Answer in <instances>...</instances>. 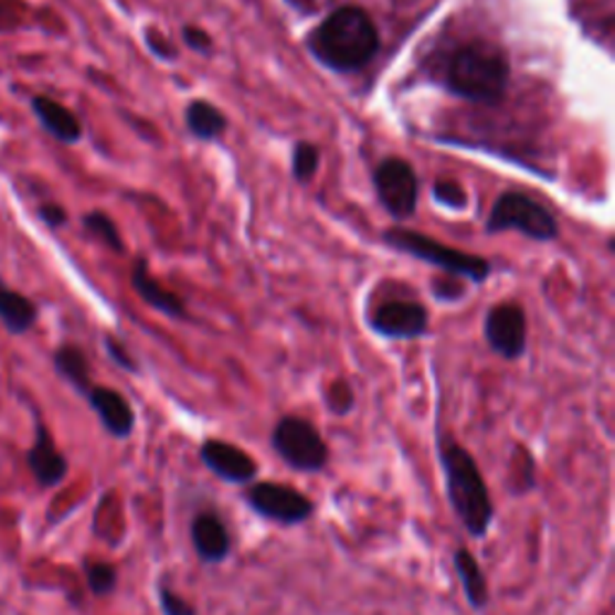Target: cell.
I'll use <instances>...</instances> for the list:
<instances>
[{
    "label": "cell",
    "instance_id": "4316f807",
    "mask_svg": "<svg viewBox=\"0 0 615 615\" xmlns=\"http://www.w3.org/2000/svg\"><path fill=\"white\" fill-rule=\"evenodd\" d=\"M433 198L435 202H441L445 208H453V210H462L464 204H467V193H464V188L457 185L455 181H435Z\"/></svg>",
    "mask_w": 615,
    "mask_h": 615
},
{
    "label": "cell",
    "instance_id": "ac0fdd59",
    "mask_svg": "<svg viewBox=\"0 0 615 615\" xmlns=\"http://www.w3.org/2000/svg\"><path fill=\"white\" fill-rule=\"evenodd\" d=\"M39 320V306L30 296L12 289L0 282V322L12 337H22L32 330Z\"/></svg>",
    "mask_w": 615,
    "mask_h": 615
},
{
    "label": "cell",
    "instance_id": "9a60e30c",
    "mask_svg": "<svg viewBox=\"0 0 615 615\" xmlns=\"http://www.w3.org/2000/svg\"><path fill=\"white\" fill-rule=\"evenodd\" d=\"M130 282H132V289L138 291V296L145 300L147 306H152L155 310L163 312L167 318H176V320L188 318L183 298L179 294H173L171 289H167V286H163L152 275V272H149L145 257L135 259L132 272H130Z\"/></svg>",
    "mask_w": 615,
    "mask_h": 615
},
{
    "label": "cell",
    "instance_id": "d4e9b609",
    "mask_svg": "<svg viewBox=\"0 0 615 615\" xmlns=\"http://www.w3.org/2000/svg\"><path fill=\"white\" fill-rule=\"evenodd\" d=\"M157 598L163 615H198V608L190 604V601H185L179 592L171 590L163 580L157 584Z\"/></svg>",
    "mask_w": 615,
    "mask_h": 615
},
{
    "label": "cell",
    "instance_id": "83f0119b",
    "mask_svg": "<svg viewBox=\"0 0 615 615\" xmlns=\"http://www.w3.org/2000/svg\"><path fill=\"white\" fill-rule=\"evenodd\" d=\"M104 347H106L108 357H112V361L120 368V371H126V373H140L138 361H135V359L130 357L128 349L123 347L116 337H112V335L104 337Z\"/></svg>",
    "mask_w": 615,
    "mask_h": 615
},
{
    "label": "cell",
    "instance_id": "f546056e",
    "mask_svg": "<svg viewBox=\"0 0 615 615\" xmlns=\"http://www.w3.org/2000/svg\"><path fill=\"white\" fill-rule=\"evenodd\" d=\"M183 41H185L190 49H195L200 53H210V49H212L210 34L202 32L200 26H185V30H183Z\"/></svg>",
    "mask_w": 615,
    "mask_h": 615
},
{
    "label": "cell",
    "instance_id": "ba28073f",
    "mask_svg": "<svg viewBox=\"0 0 615 615\" xmlns=\"http://www.w3.org/2000/svg\"><path fill=\"white\" fill-rule=\"evenodd\" d=\"M375 193L394 219H406L416 212L418 202V179L412 163L390 157L380 163L373 176Z\"/></svg>",
    "mask_w": 615,
    "mask_h": 615
},
{
    "label": "cell",
    "instance_id": "277c9868",
    "mask_svg": "<svg viewBox=\"0 0 615 615\" xmlns=\"http://www.w3.org/2000/svg\"><path fill=\"white\" fill-rule=\"evenodd\" d=\"M269 445L286 467L298 474H320L330 464V447L308 418L282 416L269 433Z\"/></svg>",
    "mask_w": 615,
    "mask_h": 615
},
{
    "label": "cell",
    "instance_id": "52a82bcc",
    "mask_svg": "<svg viewBox=\"0 0 615 615\" xmlns=\"http://www.w3.org/2000/svg\"><path fill=\"white\" fill-rule=\"evenodd\" d=\"M243 500L257 517L279 527H300L316 515V502L306 494L277 481H253L243 488Z\"/></svg>",
    "mask_w": 615,
    "mask_h": 615
},
{
    "label": "cell",
    "instance_id": "e0dca14e",
    "mask_svg": "<svg viewBox=\"0 0 615 615\" xmlns=\"http://www.w3.org/2000/svg\"><path fill=\"white\" fill-rule=\"evenodd\" d=\"M453 565H455L457 580L462 584V592H464V598H467L469 608L476 613L486 611L490 604V590H488L486 572H484L481 563L476 560V555L467 549V545H457L453 553Z\"/></svg>",
    "mask_w": 615,
    "mask_h": 615
},
{
    "label": "cell",
    "instance_id": "6da1fadb",
    "mask_svg": "<svg viewBox=\"0 0 615 615\" xmlns=\"http://www.w3.org/2000/svg\"><path fill=\"white\" fill-rule=\"evenodd\" d=\"M437 459L445 478V496L457 522L471 539L484 541L494 527L496 505L478 462L447 433H437Z\"/></svg>",
    "mask_w": 615,
    "mask_h": 615
},
{
    "label": "cell",
    "instance_id": "5bb4252c",
    "mask_svg": "<svg viewBox=\"0 0 615 615\" xmlns=\"http://www.w3.org/2000/svg\"><path fill=\"white\" fill-rule=\"evenodd\" d=\"M26 467L34 474L36 481L44 488H53L63 484V478L67 476V459L63 457L61 449L53 443V437L44 423L36 426V441L26 453Z\"/></svg>",
    "mask_w": 615,
    "mask_h": 615
},
{
    "label": "cell",
    "instance_id": "8992f818",
    "mask_svg": "<svg viewBox=\"0 0 615 615\" xmlns=\"http://www.w3.org/2000/svg\"><path fill=\"white\" fill-rule=\"evenodd\" d=\"M486 229L490 234H498V231H519V234L529 236L531 241L543 243L558 236L555 216L541 202L531 200L524 193H517V190L502 193L496 200Z\"/></svg>",
    "mask_w": 615,
    "mask_h": 615
},
{
    "label": "cell",
    "instance_id": "ffe728a7",
    "mask_svg": "<svg viewBox=\"0 0 615 615\" xmlns=\"http://www.w3.org/2000/svg\"><path fill=\"white\" fill-rule=\"evenodd\" d=\"M185 126L198 140L210 142V140L222 138L229 128V123H226V116L219 112L214 104L198 99V102H190L185 108Z\"/></svg>",
    "mask_w": 615,
    "mask_h": 615
},
{
    "label": "cell",
    "instance_id": "9c48e42d",
    "mask_svg": "<svg viewBox=\"0 0 615 615\" xmlns=\"http://www.w3.org/2000/svg\"><path fill=\"white\" fill-rule=\"evenodd\" d=\"M484 337L488 347L505 361H517L527 351V318L515 304H500L488 310L484 322Z\"/></svg>",
    "mask_w": 615,
    "mask_h": 615
},
{
    "label": "cell",
    "instance_id": "44dd1931",
    "mask_svg": "<svg viewBox=\"0 0 615 615\" xmlns=\"http://www.w3.org/2000/svg\"><path fill=\"white\" fill-rule=\"evenodd\" d=\"M82 224H85L87 234H92L94 238H99L102 243H106L114 253H126V243H123V238H120V231H118L114 219L108 216L106 212H99V210L87 212L85 216H82Z\"/></svg>",
    "mask_w": 615,
    "mask_h": 615
},
{
    "label": "cell",
    "instance_id": "cb8c5ba5",
    "mask_svg": "<svg viewBox=\"0 0 615 615\" xmlns=\"http://www.w3.org/2000/svg\"><path fill=\"white\" fill-rule=\"evenodd\" d=\"M318 167H320V149L310 142H298L294 147V157H291L294 179L306 183L312 179V176H316Z\"/></svg>",
    "mask_w": 615,
    "mask_h": 615
},
{
    "label": "cell",
    "instance_id": "8fae6325",
    "mask_svg": "<svg viewBox=\"0 0 615 615\" xmlns=\"http://www.w3.org/2000/svg\"><path fill=\"white\" fill-rule=\"evenodd\" d=\"M371 327L385 339H416L428 330V310L414 300H390L373 312Z\"/></svg>",
    "mask_w": 615,
    "mask_h": 615
},
{
    "label": "cell",
    "instance_id": "4fadbf2b",
    "mask_svg": "<svg viewBox=\"0 0 615 615\" xmlns=\"http://www.w3.org/2000/svg\"><path fill=\"white\" fill-rule=\"evenodd\" d=\"M92 406V412L99 416L104 431L116 437V441H128L135 431V412L130 402L123 397L120 392L112 390V388H102L94 385L87 397H85Z\"/></svg>",
    "mask_w": 615,
    "mask_h": 615
},
{
    "label": "cell",
    "instance_id": "1f68e13d",
    "mask_svg": "<svg viewBox=\"0 0 615 615\" xmlns=\"http://www.w3.org/2000/svg\"><path fill=\"white\" fill-rule=\"evenodd\" d=\"M6 20V0H0V32H3V22Z\"/></svg>",
    "mask_w": 615,
    "mask_h": 615
},
{
    "label": "cell",
    "instance_id": "7c38bea8",
    "mask_svg": "<svg viewBox=\"0 0 615 615\" xmlns=\"http://www.w3.org/2000/svg\"><path fill=\"white\" fill-rule=\"evenodd\" d=\"M190 543L204 565L226 563L234 549L226 522L212 510H202L190 519Z\"/></svg>",
    "mask_w": 615,
    "mask_h": 615
},
{
    "label": "cell",
    "instance_id": "4dcf8cb0",
    "mask_svg": "<svg viewBox=\"0 0 615 615\" xmlns=\"http://www.w3.org/2000/svg\"><path fill=\"white\" fill-rule=\"evenodd\" d=\"M145 39H147V46L152 49V53L155 56H159V59H163V61H171L173 56H176V51H173V46L169 44L167 39H163L157 30H147V34H145Z\"/></svg>",
    "mask_w": 615,
    "mask_h": 615
},
{
    "label": "cell",
    "instance_id": "484cf974",
    "mask_svg": "<svg viewBox=\"0 0 615 615\" xmlns=\"http://www.w3.org/2000/svg\"><path fill=\"white\" fill-rule=\"evenodd\" d=\"M353 402L357 400H353V390L347 380H337L325 394V404L335 416H347L353 409Z\"/></svg>",
    "mask_w": 615,
    "mask_h": 615
},
{
    "label": "cell",
    "instance_id": "7402d4cb",
    "mask_svg": "<svg viewBox=\"0 0 615 615\" xmlns=\"http://www.w3.org/2000/svg\"><path fill=\"white\" fill-rule=\"evenodd\" d=\"M510 494L512 496H527L537 488V462L524 447H519V457L515 449V457L510 462Z\"/></svg>",
    "mask_w": 615,
    "mask_h": 615
},
{
    "label": "cell",
    "instance_id": "30bf717a",
    "mask_svg": "<svg viewBox=\"0 0 615 615\" xmlns=\"http://www.w3.org/2000/svg\"><path fill=\"white\" fill-rule=\"evenodd\" d=\"M200 459L219 481L229 486H251L257 481L259 467L257 462L234 443L219 441V437H208L200 445Z\"/></svg>",
    "mask_w": 615,
    "mask_h": 615
},
{
    "label": "cell",
    "instance_id": "5b68a950",
    "mask_svg": "<svg viewBox=\"0 0 615 615\" xmlns=\"http://www.w3.org/2000/svg\"><path fill=\"white\" fill-rule=\"evenodd\" d=\"M390 248H397L402 253L414 255L423 263H431L435 267H441L443 272L453 277H467L471 282H486L490 275V263L486 257L462 253L457 248H449V245L437 243L431 236H423L418 231L409 229H388L382 234Z\"/></svg>",
    "mask_w": 615,
    "mask_h": 615
},
{
    "label": "cell",
    "instance_id": "2e32d148",
    "mask_svg": "<svg viewBox=\"0 0 615 615\" xmlns=\"http://www.w3.org/2000/svg\"><path fill=\"white\" fill-rule=\"evenodd\" d=\"M30 106H32V114L41 123V128H44L51 138L59 140L61 145H77L82 140V135H85L79 118L71 112V108L63 106L53 97L36 94V97H32Z\"/></svg>",
    "mask_w": 615,
    "mask_h": 615
},
{
    "label": "cell",
    "instance_id": "d6986e66",
    "mask_svg": "<svg viewBox=\"0 0 615 615\" xmlns=\"http://www.w3.org/2000/svg\"><path fill=\"white\" fill-rule=\"evenodd\" d=\"M53 368L82 397H87V392L94 388L87 353L75 344H63L56 349V353H53Z\"/></svg>",
    "mask_w": 615,
    "mask_h": 615
},
{
    "label": "cell",
    "instance_id": "603a6c76",
    "mask_svg": "<svg viewBox=\"0 0 615 615\" xmlns=\"http://www.w3.org/2000/svg\"><path fill=\"white\" fill-rule=\"evenodd\" d=\"M85 577H87V586L94 596H112L118 586V572L112 563H85Z\"/></svg>",
    "mask_w": 615,
    "mask_h": 615
},
{
    "label": "cell",
    "instance_id": "3957f363",
    "mask_svg": "<svg viewBox=\"0 0 615 615\" xmlns=\"http://www.w3.org/2000/svg\"><path fill=\"white\" fill-rule=\"evenodd\" d=\"M510 82V59L500 46L471 41L462 46L447 71V87L474 104H498Z\"/></svg>",
    "mask_w": 615,
    "mask_h": 615
},
{
    "label": "cell",
    "instance_id": "7a4b0ae2",
    "mask_svg": "<svg viewBox=\"0 0 615 615\" xmlns=\"http://www.w3.org/2000/svg\"><path fill=\"white\" fill-rule=\"evenodd\" d=\"M378 49V26L373 18L357 6L337 8L308 36V51L337 73L361 71L375 59Z\"/></svg>",
    "mask_w": 615,
    "mask_h": 615
},
{
    "label": "cell",
    "instance_id": "f1b7e54d",
    "mask_svg": "<svg viewBox=\"0 0 615 615\" xmlns=\"http://www.w3.org/2000/svg\"><path fill=\"white\" fill-rule=\"evenodd\" d=\"M36 216L44 222L49 229H63L67 224V210L61 208L59 202H41Z\"/></svg>",
    "mask_w": 615,
    "mask_h": 615
}]
</instances>
